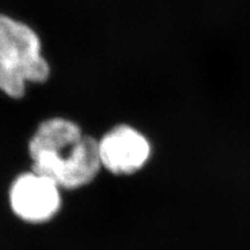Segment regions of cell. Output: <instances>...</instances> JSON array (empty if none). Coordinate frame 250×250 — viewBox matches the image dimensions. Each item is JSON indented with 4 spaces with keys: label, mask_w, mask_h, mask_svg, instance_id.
I'll return each mask as SVG.
<instances>
[{
    "label": "cell",
    "mask_w": 250,
    "mask_h": 250,
    "mask_svg": "<svg viewBox=\"0 0 250 250\" xmlns=\"http://www.w3.org/2000/svg\"><path fill=\"white\" fill-rule=\"evenodd\" d=\"M51 70L37 33L27 23L0 13V90L8 98L26 95L27 83H44Z\"/></svg>",
    "instance_id": "1"
},
{
    "label": "cell",
    "mask_w": 250,
    "mask_h": 250,
    "mask_svg": "<svg viewBox=\"0 0 250 250\" xmlns=\"http://www.w3.org/2000/svg\"><path fill=\"white\" fill-rule=\"evenodd\" d=\"M31 169L44 175L62 190H78L89 186L102 169L99 142L85 136L61 154L41 153L30 156Z\"/></svg>",
    "instance_id": "2"
},
{
    "label": "cell",
    "mask_w": 250,
    "mask_h": 250,
    "mask_svg": "<svg viewBox=\"0 0 250 250\" xmlns=\"http://www.w3.org/2000/svg\"><path fill=\"white\" fill-rule=\"evenodd\" d=\"M62 191L55 181L30 168L18 174L9 184V208L24 224H46L61 212Z\"/></svg>",
    "instance_id": "3"
},
{
    "label": "cell",
    "mask_w": 250,
    "mask_h": 250,
    "mask_svg": "<svg viewBox=\"0 0 250 250\" xmlns=\"http://www.w3.org/2000/svg\"><path fill=\"white\" fill-rule=\"evenodd\" d=\"M98 142L102 169L115 176L138 173L151 158L149 140L129 124L115 125Z\"/></svg>",
    "instance_id": "4"
},
{
    "label": "cell",
    "mask_w": 250,
    "mask_h": 250,
    "mask_svg": "<svg viewBox=\"0 0 250 250\" xmlns=\"http://www.w3.org/2000/svg\"><path fill=\"white\" fill-rule=\"evenodd\" d=\"M85 136L76 122L64 117H51L41 122L28 142V154L59 153L72 147Z\"/></svg>",
    "instance_id": "5"
}]
</instances>
